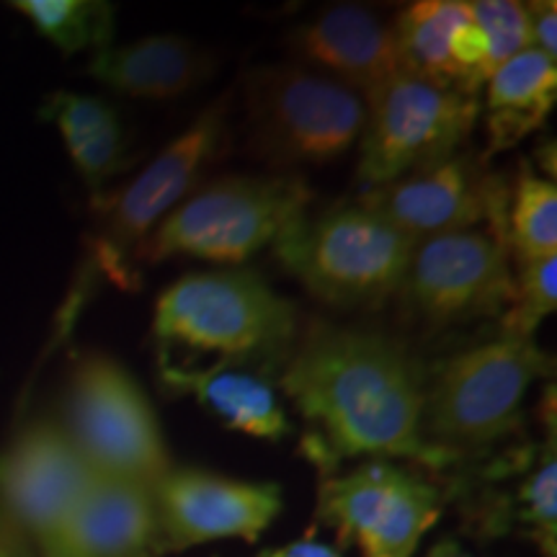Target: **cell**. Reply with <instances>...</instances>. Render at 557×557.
<instances>
[{
  "label": "cell",
  "mask_w": 557,
  "mask_h": 557,
  "mask_svg": "<svg viewBox=\"0 0 557 557\" xmlns=\"http://www.w3.org/2000/svg\"><path fill=\"white\" fill-rule=\"evenodd\" d=\"M278 385L312 426L305 451L325 472L351 457L455 465L423 438L426 372L398 338L315 323L292 346Z\"/></svg>",
  "instance_id": "6da1fadb"
},
{
  "label": "cell",
  "mask_w": 557,
  "mask_h": 557,
  "mask_svg": "<svg viewBox=\"0 0 557 557\" xmlns=\"http://www.w3.org/2000/svg\"><path fill=\"white\" fill-rule=\"evenodd\" d=\"M152 333L160 346L218 354L222 364L282 369L297 341V308L256 271L186 274L158 297Z\"/></svg>",
  "instance_id": "7a4b0ae2"
},
{
  "label": "cell",
  "mask_w": 557,
  "mask_h": 557,
  "mask_svg": "<svg viewBox=\"0 0 557 557\" xmlns=\"http://www.w3.org/2000/svg\"><path fill=\"white\" fill-rule=\"evenodd\" d=\"M549 374L553 361L534 338L504 336L459 351L426 380L423 438L451 462L487 449L519 426L527 389Z\"/></svg>",
  "instance_id": "3957f363"
},
{
  "label": "cell",
  "mask_w": 557,
  "mask_h": 557,
  "mask_svg": "<svg viewBox=\"0 0 557 557\" xmlns=\"http://www.w3.org/2000/svg\"><path fill=\"white\" fill-rule=\"evenodd\" d=\"M418 243L359 205L299 218L274 243L278 263L333 308H377L398 295Z\"/></svg>",
  "instance_id": "277c9868"
},
{
  "label": "cell",
  "mask_w": 557,
  "mask_h": 557,
  "mask_svg": "<svg viewBox=\"0 0 557 557\" xmlns=\"http://www.w3.org/2000/svg\"><path fill=\"white\" fill-rule=\"evenodd\" d=\"M312 189L297 176H227L181 201L139 248L137 263L171 256L243 263L308 214Z\"/></svg>",
  "instance_id": "5b68a950"
},
{
  "label": "cell",
  "mask_w": 557,
  "mask_h": 557,
  "mask_svg": "<svg viewBox=\"0 0 557 557\" xmlns=\"http://www.w3.org/2000/svg\"><path fill=\"white\" fill-rule=\"evenodd\" d=\"M250 150L274 169L325 165L359 143L367 99L299 65H263L246 78Z\"/></svg>",
  "instance_id": "8992f818"
},
{
  "label": "cell",
  "mask_w": 557,
  "mask_h": 557,
  "mask_svg": "<svg viewBox=\"0 0 557 557\" xmlns=\"http://www.w3.org/2000/svg\"><path fill=\"white\" fill-rule=\"evenodd\" d=\"M60 426L99 478L152 487L173 468L150 398L103 354L75 361Z\"/></svg>",
  "instance_id": "52a82bcc"
},
{
  "label": "cell",
  "mask_w": 557,
  "mask_h": 557,
  "mask_svg": "<svg viewBox=\"0 0 557 557\" xmlns=\"http://www.w3.org/2000/svg\"><path fill=\"white\" fill-rule=\"evenodd\" d=\"M227 103L230 96L207 107L139 176L109 197L94 199L96 261L111 282L135 287L139 248L222 158L227 148Z\"/></svg>",
  "instance_id": "ba28073f"
},
{
  "label": "cell",
  "mask_w": 557,
  "mask_h": 557,
  "mask_svg": "<svg viewBox=\"0 0 557 557\" xmlns=\"http://www.w3.org/2000/svg\"><path fill=\"white\" fill-rule=\"evenodd\" d=\"M478 96L400 70L367 96L359 181L367 189L457 156L478 120Z\"/></svg>",
  "instance_id": "9c48e42d"
},
{
  "label": "cell",
  "mask_w": 557,
  "mask_h": 557,
  "mask_svg": "<svg viewBox=\"0 0 557 557\" xmlns=\"http://www.w3.org/2000/svg\"><path fill=\"white\" fill-rule=\"evenodd\" d=\"M442 508L436 485L387 459L325 478L318 496V519L341 545H357L361 557H413Z\"/></svg>",
  "instance_id": "30bf717a"
},
{
  "label": "cell",
  "mask_w": 557,
  "mask_h": 557,
  "mask_svg": "<svg viewBox=\"0 0 557 557\" xmlns=\"http://www.w3.org/2000/svg\"><path fill=\"white\" fill-rule=\"evenodd\" d=\"M400 292L410 312L431 329L498 315L513 297L511 250L478 227L421 240Z\"/></svg>",
  "instance_id": "8fae6325"
},
{
  "label": "cell",
  "mask_w": 557,
  "mask_h": 557,
  "mask_svg": "<svg viewBox=\"0 0 557 557\" xmlns=\"http://www.w3.org/2000/svg\"><path fill=\"white\" fill-rule=\"evenodd\" d=\"M508 194L504 178L491 176L475 160L457 152L429 169L367 189L357 205L416 243L487 222V230L508 246Z\"/></svg>",
  "instance_id": "7c38bea8"
},
{
  "label": "cell",
  "mask_w": 557,
  "mask_h": 557,
  "mask_svg": "<svg viewBox=\"0 0 557 557\" xmlns=\"http://www.w3.org/2000/svg\"><path fill=\"white\" fill-rule=\"evenodd\" d=\"M160 553L214 540L256 542L282 511V487L197 468H171L150 487Z\"/></svg>",
  "instance_id": "4fadbf2b"
},
{
  "label": "cell",
  "mask_w": 557,
  "mask_h": 557,
  "mask_svg": "<svg viewBox=\"0 0 557 557\" xmlns=\"http://www.w3.org/2000/svg\"><path fill=\"white\" fill-rule=\"evenodd\" d=\"M94 478L60 421H34L0 451V519L45 553Z\"/></svg>",
  "instance_id": "5bb4252c"
},
{
  "label": "cell",
  "mask_w": 557,
  "mask_h": 557,
  "mask_svg": "<svg viewBox=\"0 0 557 557\" xmlns=\"http://www.w3.org/2000/svg\"><path fill=\"white\" fill-rule=\"evenodd\" d=\"M289 50L367 99L403 70L393 21L364 5L341 3L292 29Z\"/></svg>",
  "instance_id": "9a60e30c"
},
{
  "label": "cell",
  "mask_w": 557,
  "mask_h": 557,
  "mask_svg": "<svg viewBox=\"0 0 557 557\" xmlns=\"http://www.w3.org/2000/svg\"><path fill=\"white\" fill-rule=\"evenodd\" d=\"M406 73L478 96L487 81V39L465 0H418L393 21Z\"/></svg>",
  "instance_id": "2e32d148"
},
{
  "label": "cell",
  "mask_w": 557,
  "mask_h": 557,
  "mask_svg": "<svg viewBox=\"0 0 557 557\" xmlns=\"http://www.w3.org/2000/svg\"><path fill=\"white\" fill-rule=\"evenodd\" d=\"M150 487L94 478L41 557H158Z\"/></svg>",
  "instance_id": "e0dca14e"
},
{
  "label": "cell",
  "mask_w": 557,
  "mask_h": 557,
  "mask_svg": "<svg viewBox=\"0 0 557 557\" xmlns=\"http://www.w3.org/2000/svg\"><path fill=\"white\" fill-rule=\"evenodd\" d=\"M88 73L116 94L160 101L207 83L214 73V58L197 41L160 34L96 52Z\"/></svg>",
  "instance_id": "ac0fdd59"
},
{
  "label": "cell",
  "mask_w": 557,
  "mask_h": 557,
  "mask_svg": "<svg viewBox=\"0 0 557 557\" xmlns=\"http://www.w3.org/2000/svg\"><path fill=\"white\" fill-rule=\"evenodd\" d=\"M158 374L160 385L169 393L194 395L199 406L218 416L227 429L269 442H278L292 431L276 389L259 374L230 369L222 361L194 369L171 364L169 359H160Z\"/></svg>",
  "instance_id": "d6986e66"
},
{
  "label": "cell",
  "mask_w": 557,
  "mask_h": 557,
  "mask_svg": "<svg viewBox=\"0 0 557 557\" xmlns=\"http://www.w3.org/2000/svg\"><path fill=\"white\" fill-rule=\"evenodd\" d=\"M485 83L487 156H493L517 148L547 122L557 101V62L529 47L504 62Z\"/></svg>",
  "instance_id": "ffe728a7"
},
{
  "label": "cell",
  "mask_w": 557,
  "mask_h": 557,
  "mask_svg": "<svg viewBox=\"0 0 557 557\" xmlns=\"http://www.w3.org/2000/svg\"><path fill=\"white\" fill-rule=\"evenodd\" d=\"M41 116L58 127L67 156L90 191H101L111 176L129 165V137L120 111L101 96L58 90L45 101Z\"/></svg>",
  "instance_id": "44dd1931"
},
{
  "label": "cell",
  "mask_w": 557,
  "mask_h": 557,
  "mask_svg": "<svg viewBox=\"0 0 557 557\" xmlns=\"http://www.w3.org/2000/svg\"><path fill=\"white\" fill-rule=\"evenodd\" d=\"M508 250L517 263L557 256V189L555 178H542L521 163L508 194Z\"/></svg>",
  "instance_id": "7402d4cb"
},
{
  "label": "cell",
  "mask_w": 557,
  "mask_h": 557,
  "mask_svg": "<svg viewBox=\"0 0 557 557\" xmlns=\"http://www.w3.org/2000/svg\"><path fill=\"white\" fill-rule=\"evenodd\" d=\"M11 5L62 54L101 52L114 39V5L103 0H16Z\"/></svg>",
  "instance_id": "603a6c76"
},
{
  "label": "cell",
  "mask_w": 557,
  "mask_h": 557,
  "mask_svg": "<svg viewBox=\"0 0 557 557\" xmlns=\"http://www.w3.org/2000/svg\"><path fill=\"white\" fill-rule=\"evenodd\" d=\"M513 517L524 527L529 540L537 542L540 553L555 557L557 553V459L555 436L542 449L529 475L517 487V506Z\"/></svg>",
  "instance_id": "cb8c5ba5"
},
{
  "label": "cell",
  "mask_w": 557,
  "mask_h": 557,
  "mask_svg": "<svg viewBox=\"0 0 557 557\" xmlns=\"http://www.w3.org/2000/svg\"><path fill=\"white\" fill-rule=\"evenodd\" d=\"M557 308V256L517 263L513 297L504 310L506 338H534V331Z\"/></svg>",
  "instance_id": "d4e9b609"
},
{
  "label": "cell",
  "mask_w": 557,
  "mask_h": 557,
  "mask_svg": "<svg viewBox=\"0 0 557 557\" xmlns=\"http://www.w3.org/2000/svg\"><path fill=\"white\" fill-rule=\"evenodd\" d=\"M472 18L487 39V78L496 70L532 47V29L524 3L517 0H475Z\"/></svg>",
  "instance_id": "484cf974"
},
{
  "label": "cell",
  "mask_w": 557,
  "mask_h": 557,
  "mask_svg": "<svg viewBox=\"0 0 557 557\" xmlns=\"http://www.w3.org/2000/svg\"><path fill=\"white\" fill-rule=\"evenodd\" d=\"M532 29V47L557 60V3L555 0H534L524 3Z\"/></svg>",
  "instance_id": "4316f807"
},
{
  "label": "cell",
  "mask_w": 557,
  "mask_h": 557,
  "mask_svg": "<svg viewBox=\"0 0 557 557\" xmlns=\"http://www.w3.org/2000/svg\"><path fill=\"white\" fill-rule=\"evenodd\" d=\"M0 557H41V553L24 532L0 519Z\"/></svg>",
  "instance_id": "83f0119b"
},
{
  "label": "cell",
  "mask_w": 557,
  "mask_h": 557,
  "mask_svg": "<svg viewBox=\"0 0 557 557\" xmlns=\"http://www.w3.org/2000/svg\"><path fill=\"white\" fill-rule=\"evenodd\" d=\"M267 557H338L336 549H331L329 545H323V542H315V540H299V542H292L284 549H276V553H271Z\"/></svg>",
  "instance_id": "f1b7e54d"
},
{
  "label": "cell",
  "mask_w": 557,
  "mask_h": 557,
  "mask_svg": "<svg viewBox=\"0 0 557 557\" xmlns=\"http://www.w3.org/2000/svg\"><path fill=\"white\" fill-rule=\"evenodd\" d=\"M426 557H475V555L465 553V549L459 547V542H455V540H442V542H436L434 549H431Z\"/></svg>",
  "instance_id": "f546056e"
}]
</instances>
